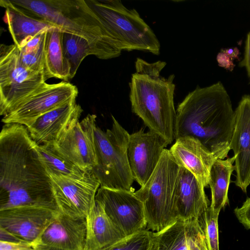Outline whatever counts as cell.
<instances>
[{
	"mask_svg": "<svg viewBox=\"0 0 250 250\" xmlns=\"http://www.w3.org/2000/svg\"><path fill=\"white\" fill-rule=\"evenodd\" d=\"M27 128L5 124L0 133V210L32 206L59 211L50 177Z\"/></svg>",
	"mask_w": 250,
	"mask_h": 250,
	"instance_id": "obj_1",
	"label": "cell"
},
{
	"mask_svg": "<svg viewBox=\"0 0 250 250\" xmlns=\"http://www.w3.org/2000/svg\"><path fill=\"white\" fill-rule=\"evenodd\" d=\"M235 123V111L223 84L218 82L196 88L178 105L174 139L191 136L217 159L228 157Z\"/></svg>",
	"mask_w": 250,
	"mask_h": 250,
	"instance_id": "obj_2",
	"label": "cell"
},
{
	"mask_svg": "<svg viewBox=\"0 0 250 250\" xmlns=\"http://www.w3.org/2000/svg\"><path fill=\"white\" fill-rule=\"evenodd\" d=\"M31 17L45 21L62 31L81 37L94 47L99 59L121 54L102 21L84 0H7Z\"/></svg>",
	"mask_w": 250,
	"mask_h": 250,
	"instance_id": "obj_3",
	"label": "cell"
},
{
	"mask_svg": "<svg viewBox=\"0 0 250 250\" xmlns=\"http://www.w3.org/2000/svg\"><path fill=\"white\" fill-rule=\"evenodd\" d=\"M166 64L164 61L150 63L137 58L136 72L129 83V99L132 112L149 130L160 135L169 145L175 140V85L174 74L167 78L160 75Z\"/></svg>",
	"mask_w": 250,
	"mask_h": 250,
	"instance_id": "obj_4",
	"label": "cell"
},
{
	"mask_svg": "<svg viewBox=\"0 0 250 250\" xmlns=\"http://www.w3.org/2000/svg\"><path fill=\"white\" fill-rule=\"evenodd\" d=\"M180 173L181 167L166 148L146 183L134 192L144 204L146 229L159 232L178 219L175 197Z\"/></svg>",
	"mask_w": 250,
	"mask_h": 250,
	"instance_id": "obj_5",
	"label": "cell"
},
{
	"mask_svg": "<svg viewBox=\"0 0 250 250\" xmlns=\"http://www.w3.org/2000/svg\"><path fill=\"white\" fill-rule=\"evenodd\" d=\"M86 1L122 51L135 50L160 54L158 39L136 9L127 8L120 0Z\"/></svg>",
	"mask_w": 250,
	"mask_h": 250,
	"instance_id": "obj_6",
	"label": "cell"
},
{
	"mask_svg": "<svg viewBox=\"0 0 250 250\" xmlns=\"http://www.w3.org/2000/svg\"><path fill=\"white\" fill-rule=\"evenodd\" d=\"M110 129L103 131L96 125L93 141L96 164L91 170L100 187L132 190L134 181L127 156L129 134L113 116Z\"/></svg>",
	"mask_w": 250,
	"mask_h": 250,
	"instance_id": "obj_7",
	"label": "cell"
},
{
	"mask_svg": "<svg viewBox=\"0 0 250 250\" xmlns=\"http://www.w3.org/2000/svg\"><path fill=\"white\" fill-rule=\"evenodd\" d=\"M46 80L43 71L30 70L21 63L19 50L15 44H0V115H4Z\"/></svg>",
	"mask_w": 250,
	"mask_h": 250,
	"instance_id": "obj_8",
	"label": "cell"
},
{
	"mask_svg": "<svg viewBox=\"0 0 250 250\" xmlns=\"http://www.w3.org/2000/svg\"><path fill=\"white\" fill-rule=\"evenodd\" d=\"M78 92L77 87L68 82L44 83L15 105L3 116L1 121L27 126L45 113L76 99Z\"/></svg>",
	"mask_w": 250,
	"mask_h": 250,
	"instance_id": "obj_9",
	"label": "cell"
},
{
	"mask_svg": "<svg viewBox=\"0 0 250 250\" xmlns=\"http://www.w3.org/2000/svg\"><path fill=\"white\" fill-rule=\"evenodd\" d=\"M60 211L25 206L0 210V240L33 245Z\"/></svg>",
	"mask_w": 250,
	"mask_h": 250,
	"instance_id": "obj_10",
	"label": "cell"
},
{
	"mask_svg": "<svg viewBox=\"0 0 250 250\" xmlns=\"http://www.w3.org/2000/svg\"><path fill=\"white\" fill-rule=\"evenodd\" d=\"M59 211L74 218H85L92 208L100 184L92 170L74 178L49 176Z\"/></svg>",
	"mask_w": 250,
	"mask_h": 250,
	"instance_id": "obj_11",
	"label": "cell"
},
{
	"mask_svg": "<svg viewBox=\"0 0 250 250\" xmlns=\"http://www.w3.org/2000/svg\"><path fill=\"white\" fill-rule=\"evenodd\" d=\"M95 199L125 237L146 229L144 204L133 191L100 187Z\"/></svg>",
	"mask_w": 250,
	"mask_h": 250,
	"instance_id": "obj_12",
	"label": "cell"
},
{
	"mask_svg": "<svg viewBox=\"0 0 250 250\" xmlns=\"http://www.w3.org/2000/svg\"><path fill=\"white\" fill-rule=\"evenodd\" d=\"M168 145L160 135L140 130L129 135L127 146L129 164L134 180L141 187L149 179Z\"/></svg>",
	"mask_w": 250,
	"mask_h": 250,
	"instance_id": "obj_13",
	"label": "cell"
},
{
	"mask_svg": "<svg viewBox=\"0 0 250 250\" xmlns=\"http://www.w3.org/2000/svg\"><path fill=\"white\" fill-rule=\"evenodd\" d=\"M96 116L88 114L81 122L70 126L54 143L57 148L84 171L91 170L96 164L93 141Z\"/></svg>",
	"mask_w": 250,
	"mask_h": 250,
	"instance_id": "obj_14",
	"label": "cell"
},
{
	"mask_svg": "<svg viewBox=\"0 0 250 250\" xmlns=\"http://www.w3.org/2000/svg\"><path fill=\"white\" fill-rule=\"evenodd\" d=\"M85 218L57 215L32 245L37 250H84Z\"/></svg>",
	"mask_w": 250,
	"mask_h": 250,
	"instance_id": "obj_15",
	"label": "cell"
},
{
	"mask_svg": "<svg viewBox=\"0 0 250 250\" xmlns=\"http://www.w3.org/2000/svg\"><path fill=\"white\" fill-rule=\"evenodd\" d=\"M235 111L229 147L235 156V185L245 193L250 184V94L243 95Z\"/></svg>",
	"mask_w": 250,
	"mask_h": 250,
	"instance_id": "obj_16",
	"label": "cell"
},
{
	"mask_svg": "<svg viewBox=\"0 0 250 250\" xmlns=\"http://www.w3.org/2000/svg\"><path fill=\"white\" fill-rule=\"evenodd\" d=\"M83 111L76 99L72 100L41 115L25 127L37 145L54 144L79 121Z\"/></svg>",
	"mask_w": 250,
	"mask_h": 250,
	"instance_id": "obj_17",
	"label": "cell"
},
{
	"mask_svg": "<svg viewBox=\"0 0 250 250\" xmlns=\"http://www.w3.org/2000/svg\"><path fill=\"white\" fill-rule=\"evenodd\" d=\"M169 150L179 166L192 173L204 188L209 186L210 170L217 159L199 140L179 137Z\"/></svg>",
	"mask_w": 250,
	"mask_h": 250,
	"instance_id": "obj_18",
	"label": "cell"
},
{
	"mask_svg": "<svg viewBox=\"0 0 250 250\" xmlns=\"http://www.w3.org/2000/svg\"><path fill=\"white\" fill-rule=\"evenodd\" d=\"M205 188L189 171L181 167V173L175 197L178 219H199L209 207Z\"/></svg>",
	"mask_w": 250,
	"mask_h": 250,
	"instance_id": "obj_19",
	"label": "cell"
},
{
	"mask_svg": "<svg viewBox=\"0 0 250 250\" xmlns=\"http://www.w3.org/2000/svg\"><path fill=\"white\" fill-rule=\"evenodd\" d=\"M85 220L84 250H102L126 237L107 215L103 205L96 199Z\"/></svg>",
	"mask_w": 250,
	"mask_h": 250,
	"instance_id": "obj_20",
	"label": "cell"
},
{
	"mask_svg": "<svg viewBox=\"0 0 250 250\" xmlns=\"http://www.w3.org/2000/svg\"><path fill=\"white\" fill-rule=\"evenodd\" d=\"M0 5L5 9L4 21L14 44L19 47L28 38L55 27L49 23L28 16L20 11L7 0H0Z\"/></svg>",
	"mask_w": 250,
	"mask_h": 250,
	"instance_id": "obj_21",
	"label": "cell"
},
{
	"mask_svg": "<svg viewBox=\"0 0 250 250\" xmlns=\"http://www.w3.org/2000/svg\"><path fill=\"white\" fill-rule=\"evenodd\" d=\"M235 158L233 155L226 159H217L211 167L208 184L211 194L209 206L216 213H219L229 203L228 191L231 176L235 170Z\"/></svg>",
	"mask_w": 250,
	"mask_h": 250,
	"instance_id": "obj_22",
	"label": "cell"
},
{
	"mask_svg": "<svg viewBox=\"0 0 250 250\" xmlns=\"http://www.w3.org/2000/svg\"><path fill=\"white\" fill-rule=\"evenodd\" d=\"M61 32L57 27L47 31L44 49V71L47 80L56 78L68 82L70 80V68L63 54Z\"/></svg>",
	"mask_w": 250,
	"mask_h": 250,
	"instance_id": "obj_23",
	"label": "cell"
},
{
	"mask_svg": "<svg viewBox=\"0 0 250 250\" xmlns=\"http://www.w3.org/2000/svg\"><path fill=\"white\" fill-rule=\"evenodd\" d=\"M40 160L49 176L81 178L86 171L75 165L62 154L54 144L36 145Z\"/></svg>",
	"mask_w": 250,
	"mask_h": 250,
	"instance_id": "obj_24",
	"label": "cell"
},
{
	"mask_svg": "<svg viewBox=\"0 0 250 250\" xmlns=\"http://www.w3.org/2000/svg\"><path fill=\"white\" fill-rule=\"evenodd\" d=\"M61 41L64 56L70 68V79L75 75L78 69L88 55H94L99 58V54L94 47L85 39L62 31Z\"/></svg>",
	"mask_w": 250,
	"mask_h": 250,
	"instance_id": "obj_25",
	"label": "cell"
},
{
	"mask_svg": "<svg viewBox=\"0 0 250 250\" xmlns=\"http://www.w3.org/2000/svg\"><path fill=\"white\" fill-rule=\"evenodd\" d=\"M155 250H188L186 221L177 219L159 232H154Z\"/></svg>",
	"mask_w": 250,
	"mask_h": 250,
	"instance_id": "obj_26",
	"label": "cell"
},
{
	"mask_svg": "<svg viewBox=\"0 0 250 250\" xmlns=\"http://www.w3.org/2000/svg\"><path fill=\"white\" fill-rule=\"evenodd\" d=\"M154 232L144 229L102 250H153Z\"/></svg>",
	"mask_w": 250,
	"mask_h": 250,
	"instance_id": "obj_27",
	"label": "cell"
},
{
	"mask_svg": "<svg viewBox=\"0 0 250 250\" xmlns=\"http://www.w3.org/2000/svg\"><path fill=\"white\" fill-rule=\"evenodd\" d=\"M219 213L213 211L209 206L207 211L198 219L200 224L205 233L208 250H219Z\"/></svg>",
	"mask_w": 250,
	"mask_h": 250,
	"instance_id": "obj_28",
	"label": "cell"
},
{
	"mask_svg": "<svg viewBox=\"0 0 250 250\" xmlns=\"http://www.w3.org/2000/svg\"><path fill=\"white\" fill-rule=\"evenodd\" d=\"M45 42L46 39L41 47L36 51L29 53L19 51V59L21 63L30 70L36 72L43 71L45 73L44 49Z\"/></svg>",
	"mask_w": 250,
	"mask_h": 250,
	"instance_id": "obj_29",
	"label": "cell"
},
{
	"mask_svg": "<svg viewBox=\"0 0 250 250\" xmlns=\"http://www.w3.org/2000/svg\"><path fill=\"white\" fill-rule=\"evenodd\" d=\"M234 211L240 223L246 229H250V197L247 198L242 205L236 208Z\"/></svg>",
	"mask_w": 250,
	"mask_h": 250,
	"instance_id": "obj_30",
	"label": "cell"
},
{
	"mask_svg": "<svg viewBox=\"0 0 250 250\" xmlns=\"http://www.w3.org/2000/svg\"><path fill=\"white\" fill-rule=\"evenodd\" d=\"M188 250H208L203 229L197 231L188 238Z\"/></svg>",
	"mask_w": 250,
	"mask_h": 250,
	"instance_id": "obj_31",
	"label": "cell"
},
{
	"mask_svg": "<svg viewBox=\"0 0 250 250\" xmlns=\"http://www.w3.org/2000/svg\"><path fill=\"white\" fill-rule=\"evenodd\" d=\"M0 250H37L32 245L23 242L0 241Z\"/></svg>",
	"mask_w": 250,
	"mask_h": 250,
	"instance_id": "obj_32",
	"label": "cell"
},
{
	"mask_svg": "<svg viewBox=\"0 0 250 250\" xmlns=\"http://www.w3.org/2000/svg\"><path fill=\"white\" fill-rule=\"evenodd\" d=\"M239 66L246 69L250 83V32L247 35L245 41L243 59L240 62Z\"/></svg>",
	"mask_w": 250,
	"mask_h": 250,
	"instance_id": "obj_33",
	"label": "cell"
},
{
	"mask_svg": "<svg viewBox=\"0 0 250 250\" xmlns=\"http://www.w3.org/2000/svg\"><path fill=\"white\" fill-rule=\"evenodd\" d=\"M216 60L219 66L230 71L233 70L235 66L233 60L223 51H220V52L217 54Z\"/></svg>",
	"mask_w": 250,
	"mask_h": 250,
	"instance_id": "obj_34",
	"label": "cell"
},
{
	"mask_svg": "<svg viewBox=\"0 0 250 250\" xmlns=\"http://www.w3.org/2000/svg\"><path fill=\"white\" fill-rule=\"evenodd\" d=\"M221 51L227 54L233 61L234 60H238L239 59L240 52L238 48L236 47L223 48Z\"/></svg>",
	"mask_w": 250,
	"mask_h": 250,
	"instance_id": "obj_35",
	"label": "cell"
},
{
	"mask_svg": "<svg viewBox=\"0 0 250 250\" xmlns=\"http://www.w3.org/2000/svg\"><path fill=\"white\" fill-rule=\"evenodd\" d=\"M155 250V248H154V250Z\"/></svg>",
	"mask_w": 250,
	"mask_h": 250,
	"instance_id": "obj_36",
	"label": "cell"
}]
</instances>
